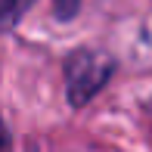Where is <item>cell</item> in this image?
Returning a JSON list of instances; mask_svg holds the SVG:
<instances>
[{"label": "cell", "mask_w": 152, "mask_h": 152, "mask_svg": "<svg viewBox=\"0 0 152 152\" xmlns=\"http://www.w3.org/2000/svg\"><path fill=\"white\" fill-rule=\"evenodd\" d=\"M0 152H10V130L3 121H0Z\"/></svg>", "instance_id": "4"}, {"label": "cell", "mask_w": 152, "mask_h": 152, "mask_svg": "<svg viewBox=\"0 0 152 152\" xmlns=\"http://www.w3.org/2000/svg\"><path fill=\"white\" fill-rule=\"evenodd\" d=\"M53 6H56V16L59 19H72L75 12H78L81 0H53Z\"/></svg>", "instance_id": "3"}, {"label": "cell", "mask_w": 152, "mask_h": 152, "mask_svg": "<svg viewBox=\"0 0 152 152\" xmlns=\"http://www.w3.org/2000/svg\"><path fill=\"white\" fill-rule=\"evenodd\" d=\"M115 72V59L102 50H75L65 59V93L75 109L87 106L106 87Z\"/></svg>", "instance_id": "1"}, {"label": "cell", "mask_w": 152, "mask_h": 152, "mask_svg": "<svg viewBox=\"0 0 152 152\" xmlns=\"http://www.w3.org/2000/svg\"><path fill=\"white\" fill-rule=\"evenodd\" d=\"M28 3H31V0H0V31L10 28V25L22 16V10Z\"/></svg>", "instance_id": "2"}]
</instances>
